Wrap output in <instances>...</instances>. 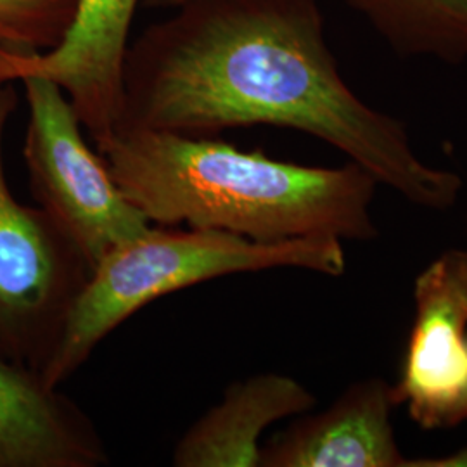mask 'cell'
I'll return each mask as SVG.
<instances>
[{
    "instance_id": "obj_1",
    "label": "cell",
    "mask_w": 467,
    "mask_h": 467,
    "mask_svg": "<svg viewBox=\"0 0 467 467\" xmlns=\"http://www.w3.org/2000/svg\"><path fill=\"white\" fill-rule=\"evenodd\" d=\"M170 11L130 42L118 129H293L345 152L418 206L455 204L461 177L422 163L400 121L343 80L317 0H184Z\"/></svg>"
},
{
    "instance_id": "obj_2",
    "label": "cell",
    "mask_w": 467,
    "mask_h": 467,
    "mask_svg": "<svg viewBox=\"0 0 467 467\" xmlns=\"http://www.w3.org/2000/svg\"><path fill=\"white\" fill-rule=\"evenodd\" d=\"M96 150L152 225L223 231L260 243L378 235L370 202L379 182L353 161L305 167L215 135L130 127L117 129Z\"/></svg>"
},
{
    "instance_id": "obj_3",
    "label": "cell",
    "mask_w": 467,
    "mask_h": 467,
    "mask_svg": "<svg viewBox=\"0 0 467 467\" xmlns=\"http://www.w3.org/2000/svg\"><path fill=\"white\" fill-rule=\"evenodd\" d=\"M272 268L337 277L347 270V256L334 237L260 243L223 231L150 225L92 268L61 343L40 376L61 388L102 339L158 298L225 275Z\"/></svg>"
},
{
    "instance_id": "obj_4",
    "label": "cell",
    "mask_w": 467,
    "mask_h": 467,
    "mask_svg": "<svg viewBox=\"0 0 467 467\" xmlns=\"http://www.w3.org/2000/svg\"><path fill=\"white\" fill-rule=\"evenodd\" d=\"M16 108L15 84H0V355L42 374L92 267L44 208L9 187L4 142Z\"/></svg>"
},
{
    "instance_id": "obj_5",
    "label": "cell",
    "mask_w": 467,
    "mask_h": 467,
    "mask_svg": "<svg viewBox=\"0 0 467 467\" xmlns=\"http://www.w3.org/2000/svg\"><path fill=\"white\" fill-rule=\"evenodd\" d=\"M19 84L28 106L23 158L34 200L94 268L152 223L125 196L104 158L87 144L67 94L46 78Z\"/></svg>"
},
{
    "instance_id": "obj_6",
    "label": "cell",
    "mask_w": 467,
    "mask_h": 467,
    "mask_svg": "<svg viewBox=\"0 0 467 467\" xmlns=\"http://www.w3.org/2000/svg\"><path fill=\"white\" fill-rule=\"evenodd\" d=\"M142 4L144 0H77L73 21L54 47L0 46V84L35 77L57 85L98 146L121 119L125 59Z\"/></svg>"
},
{
    "instance_id": "obj_7",
    "label": "cell",
    "mask_w": 467,
    "mask_h": 467,
    "mask_svg": "<svg viewBox=\"0 0 467 467\" xmlns=\"http://www.w3.org/2000/svg\"><path fill=\"white\" fill-rule=\"evenodd\" d=\"M414 298L416 322L393 401L407 403L422 428H451L467 393V298L440 258L419 275Z\"/></svg>"
},
{
    "instance_id": "obj_8",
    "label": "cell",
    "mask_w": 467,
    "mask_h": 467,
    "mask_svg": "<svg viewBox=\"0 0 467 467\" xmlns=\"http://www.w3.org/2000/svg\"><path fill=\"white\" fill-rule=\"evenodd\" d=\"M111 455L94 420L34 368L0 355V467H102Z\"/></svg>"
},
{
    "instance_id": "obj_9",
    "label": "cell",
    "mask_w": 467,
    "mask_h": 467,
    "mask_svg": "<svg viewBox=\"0 0 467 467\" xmlns=\"http://www.w3.org/2000/svg\"><path fill=\"white\" fill-rule=\"evenodd\" d=\"M383 379L351 384L333 405L295 420L262 447L260 467H405Z\"/></svg>"
},
{
    "instance_id": "obj_10",
    "label": "cell",
    "mask_w": 467,
    "mask_h": 467,
    "mask_svg": "<svg viewBox=\"0 0 467 467\" xmlns=\"http://www.w3.org/2000/svg\"><path fill=\"white\" fill-rule=\"evenodd\" d=\"M316 395L291 376L254 374L229 384L171 453L175 467H260V438L274 422L303 416Z\"/></svg>"
},
{
    "instance_id": "obj_11",
    "label": "cell",
    "mask_w": 467,
    "mask_h": 467,
    "mask_svg": "<svg viewBox=\"0 0 467 467\" xmlns=\"http://www.w3.org/2000/svg\"><path fill=\"white\" fill-rule=\"evenodd\" d=\"M401 56L467 59V0H345Z\"/></svg>"
},
{
    "instance_id": "obj_12",
    "label": "cell",
    "mask_w": 467,
    "mask_h": 467,
    "mask_svg": "<svg viewBox=\"0 0 467 467\" xmlns=\"http://www.w3.org/2000/svg\"><path fill=\"white\" fill-rule=\"evenodd\" d=\"M77 0H0V46L47 50L73 21Z\"/></svg>"
},
{
    "instance_id": "obj_13",
    "label": "cell",
    "mask_w": 467,
    "mask_h": 467,
    "mask_svg": "<svg viewBox=\"0 0 467 467\" xmlns=\"http://www.w3.org/2000/svg\"><path fill=\"white\" fill-rule=\"evenodd\" d=\"M441 264L447 268L451 281L462 291L467 298V251L451 250L440 256Z\"/></svg>"
},
{
    "instance_id": "obj_14",
    "label": "cell",
    "mask_w": 467,
    "mask_h": 467,
    "mask_svg": "<svg viewBox=\"0 0 467 467\" xmlns=\"http://www.w3.org/2000/svg\"><path fill=\"white\" fill-rule=\"evenodd\" d=\"M405 467H467V447L438 459H407Z\"/></svg>"
},
{
    "instance_id": "obj_15",
    "label": "cell",
    "mask_w": 467,
    "mask_h": 467,
    "mask_svg": "<svg viewBox=\"0 0 467 467\" xmlns=\"http://www.w3.org/2000/svg\"><path fill=\"white\" fill-rule=\"evenodd\" d=\"M184 0H144V7L148 9H161V11H170L173 7H177L179 4H182Z\"/></svg>"
},
{
    "instance_id": "obj_16",
    "label": "cell",
    "mask_w": 467,
    "mask_h": 467,
    "mask_svg": "<svg viewBox=\"0 0 467 467\" xmlns=\"http://www.w3.org/2000/svg\"><path fill=\"white\" fill-rule=\"evenodd\" d=\"M464 419H467V393L464 395V399L461 400V403L457 405V409L453 410V414H451V426H455V424L462 422Z\"/></svg>"
},
{
    "instance_id": "obj_17",
    "label": "cell",
    "mask_w": 467,
    "mask_h": 467,
    "mask_svg": "<svg viewBox=\"0 0 467 467\" xmlns=\"http://www.w3.org/2000/svg\"><path fill=\"white\" fill-rule=\"evenodd\" d=\"M466 231H467V220H466Z\"/></svg>"
}]
</instances>
